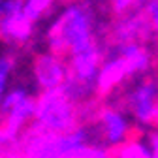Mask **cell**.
Masks as SVG:
<instances>
[{"instance_id":"obj_7","label":"cell","mask_w":158,"mask_h":158,"mask_svg":"<svg viewBox=\"0 0 158 158\" xmlns=\"http://www.w3.org/2000/svg\"><path fill=\"white\" fill-rule=\"evenodd\" d=\"M145 143L149 147V152H151V158H158V128L154 132H149L145 137Z\"/></svg>"},{"instance_id":"obj_5","label":"cell","mask_w":158,"mask_h":158,"mask_svg":"<svg viewBox=\"0 0 158 158\" xmlns=\"http://www.w3.org/2000/svg\"><path fill=\"white\" fill-rule=\"evenodd\" d=\"M70 75L68 60L53 51H40L32 58V81L38 92L62 89Z\"/></svg>"},{"instance_id":"obj_8","label":"cell","mask_w":158,"mask_h":158,"mask_svg":"<svg viewBox=\"0 0 158 158\" xmlns=\"http://www.w3.org/2000/svg\"><path fill=\"white\" fill-rule=\"evenodd\" d=\"M154 128H158V106H156V113H154V123H152Z\"/></svg>"},{"instance_id":"obj_3","label":"cell","mask_w":158,"mask_h":158,"mask_svg":"<svg viewBox=\"0 0 158 158\" xmlns=\"http://www.w3.org/2000/svg\"><path fill=\"white\" fill-rule=\"evenodd\" d=\"M90 126L98 137V141H100V145H104L111 152L121 149L123 145H126L137 135L134 132V126L130 123L126 111L113 104H107L98 109Z\"/></svg>"},{"instance_id":"obj_2","label":"cell","mask_w":158,"mask_h":158,"mask_svg":"<svg viewBox=\"0 0 158 158\" xmlns=\"http://www.w3.org/2000/svg\"><path fill=\"white\" fill-rule=\"evenodd\" d=\"M81 123V107L73 104L62 89H56L38 92L36 111L28 130L40 134H62Z\"/></svg>"},{"instance_id":"obj_1","label":"cell","mask_w":158,"mask_h":158,"mask_svg":"<svg viewBox=\"0 0 158 158\" xmlns=\"http://www.w3.org/2000/svg\"><path fill=\"white\" fill-rule=\"evenodd\" d=\"M23 158H111V151L100 145L90 123H81L70 132H27L21 143Z\"/></svg>"},{"instance_id":"obj_4","label":"cell","mask_w":158,"mask_h":158,"mask_svg":"<svg viewBox=\"0 0 158 158\" xmlns=\"http://www.w3.org/2000/svg\"><path fill=\"white\" fill-rule=\"evenodd\" d=\"M158 106V77H137L124 94V107L139 126H152Z\"/></svg>"},{"instance_id":"obj_6","label":"cell","mask_w":158,"mask_h":158,"mask_svg":"<svg viewBox=\"0 0 158 158\" xmlns=\"http://www.w3.org/2000/svg\"><path fill=\"white\" fill-rule=\"evenodd\" d=\"M143 13L147 17V21H149L151 32H152V40L158 42V0H145Z\"/></svg>"}]
</instances>
